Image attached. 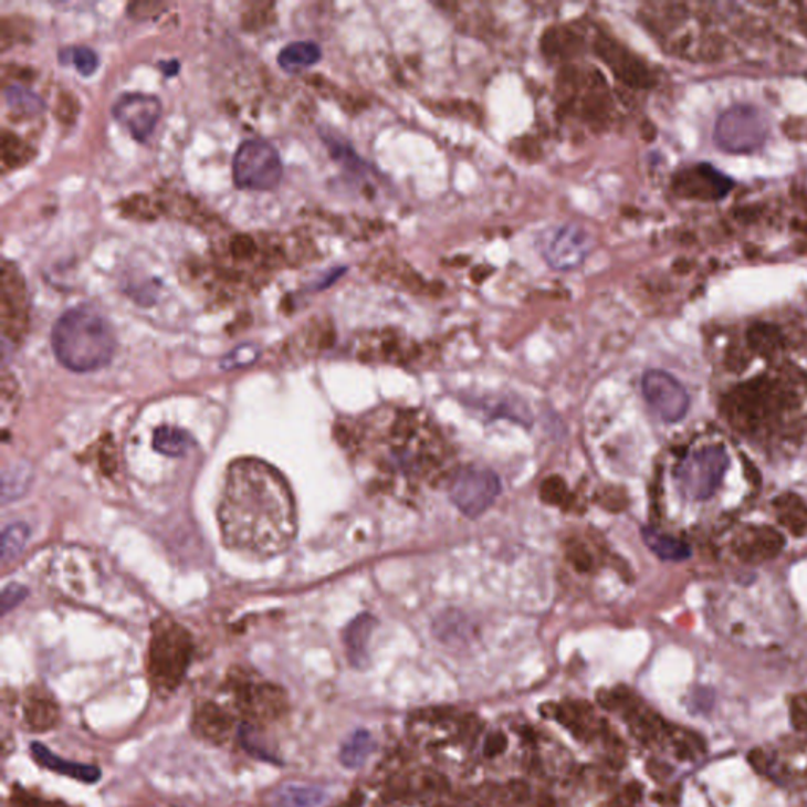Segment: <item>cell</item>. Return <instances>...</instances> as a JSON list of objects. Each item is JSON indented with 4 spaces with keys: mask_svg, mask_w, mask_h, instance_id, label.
Segmentation results:
<instances>
[{
    "mask_svg": "<svg viewBox=\"0 0 807 807\" xmlns=\"http://www.w3.org/2000/svg\"><path fill=\"white\" fill-rule=\"evenodd\" d=\"M3 96H6L7 105H9L13 113L24 114V116L25 114H29V116L40 114L46 107L39 95L33 94L32 91L22 87V85H9L3 91Z\"/></svg>",
    "mask_w": 807,
    "mask_h": 807,
    "instance_id": "obj_21",
    "label": "cell"
},
{
    "mask_svg": "<svg viewBox=\"0 0 807 807\" xmlns=\"http://www.w3.org/2000/svg\"><path fill=\"white\" fill-rule=\"evenodd\" d=\"M218 521L226 546L251 557L286 553L297 536L291 488L283 473L262 459H237L229 465Z\"/></svg>",
    "mask_w": 807,
    "mask_h": 807,
    "instance_id": "obj_1",
    "label": "cell"
},
{
    "mask_svg": "<svg viewBox=\"0 0 807 807\" xmlns=\"http://www.w3.org/2000/svg\"><path fill=\"white\" fill-rule=\"evenodd\" d=\"M768 118L757 107H729L714 125V144L725 154L747 155L764 147L768 139Z\"/></svg>",
    "mask_w": 807,
    "mask_h": 807,
    "instance_id": "obj_4",
    "label": "cell"
},
{
    "mask_svg": "<svg viewBox=\"0 0 807 807\" xmlns=\"http://www.w3.org/2000/svg\"><path fill=\"white\" fill-rule=\"evenodd\" d=\"M232 176L242 190L272 191L283 179V161L272 144L248 139L235 151Z\"/></svg>",
    "mask_w": 807,
    "mask_h": 807,
    "instance_id": "obj_5",
    "label": "cell"
},
{
    "mask_svg": "<svg viewBox=\"0 0 807 807\" xmlns=\"http://www.w3.org/2000/svg\"><path fill=\"white\" fill-rule=\"evenodd\" d=\"M502 486L492 470L464 468L459 470L450 484V499L462 514L476 520L486 513L497 500Z\"/></svg>",
    "mask_w": 807,
    "mask_h": 807,
    "instance_id": "obj_6",
    "label": "cell"
},
{
    "mask_svg": "<svg viewBox=\"0 0 807 807\" xmlns=\"http://www.w3.org/2000/svg\"><path fill=\"white\" fill-rule=\"evenodd\" d=\"M642 394L648 406L665 423H679L690 410V395L672 374L651 369L642 377Z\"/></svg>",
    "mask_w": 807,
    "mask_h": 807,
    "instance_id": "obj_9",
    "label": "cell"
},
{
    "mask_svg": "<svg viewBox=\"0 0 807 807\" xmlns=\"http://www.w3.org/2000/svg\"><path fill=\"white\" fill-rule=\"evenodd\" d=\"M376 625V618L369 614H361L352 620L349 627L344 631V646H346L347 658L354 668L365 669L369 664L368 646Z\"/></svg>",
    "mask_w": 807,
    "mask_h": 807,
    "instance_id": "obj_15",
    "label": "cell"
},
{
    "mask_svg": "<svg viewBox=\"0 0 807 807\" xmlns=\"http://www.w3.org/2000/svg\"><path fill=\"white\" fill-rule=\"evenodd\" d=\"M322 59L319 44L313 42L289 43L277 54V65L291 75L316 65Z\"/></svg>",
    "mask_w": 807,
    "mask_h": 807,
    "instance_id": "obj_17",
    "label": "cell"
},
{
    "mask_svg": "<svg viewBox=\"0 0 807 807\" xmlns=\"http://www.w3.org/2000/svg\"><path fill=\"white\" fill-rule=\"evenodd\" d=\"M325 799L319 787L287 784L277 788L272 798L273 807H316Z\"/></svg>",
    "mask_w": 807,
    "mask_h": 807,
    "instance_id": "obj_18",
    "label": "cell"
},
{
    "mask_svg": "<svg viewBox=\"0 0 807 807\" xmlns=\"http://www.w3.org/2000/svg\"><path fill=\"white\" fill-rule=\"evenodd\" d=\"M28 596V588L22 587L20 584H10L3 588L2 594V612L9 614L11 609H14L22 599Z\"/></svg>",
    "mask_w": 807,
    "mask_h": 807,
    "instance_id": "obj_26",
    "label": "cell"
},
{
    "mask_svg": "<svg viewBox=\"0 0 807 807\" xmlns=\"http://www.w3.org/2000/svg\"><path fill=\"white\" fill-rule=\"evenodd\" d=\"M506 747V740L503 735H494L491 736V740H489L488 746H486V753L489 755H494L497 753H502L503 750Z\"/></svg>",
    "mask_w": 807,
    "mask_h": 807,
    "instance_id": "obj_28",
    "label": "cell"
},
{
    "mask_svg": "<svg viewBox=\"0 0 807 807\" xmlns=\"http://www.w3.org/2000/svg\"><path fill=\"white\" fill-rule=\"evenodd\" d=\"M259 357H261V349L255 344H242V346L235 347L234 350L226 355L223 360H221V368L226 369V371L247 368V366L258 361Z\"/></svg>",
    "mask_w": 807,
    "mask_h": 807,
    "instance_id": "obj_24",
    "label": "cell"
},
{
    "mask_svg": "<svg viewBox=\"0 0 807 807\" xmlns=\"http://www.w3.org/2000/svg\"><path fill=\"white\" fill-rule=\"evenodd\" d=\"M346 272V266H339V269L332 270V272H329V275L325 276V280L322 281V283L317 284V289H327L332 286V284L335 283V281L338 280V277Z\"/></svg>",
    "mask_w": 807,
    "mask_h": 807,
    "instance_id": "obj_29",
    "label": "cell"
},
{
    "mask_svg": "<svg viewBox=\"0 0 807 807\" xmlns=\"http://www.w3.org/2000/svg\"><path fill=\"white\" fill-rule=\"evenodd\" d=\"M191 639L180 625L161 620L150 646L151 668L157 675L177 679L190 661Z\"/></svg>",
    "mask_w": 807,
    "mask_h": 807,
    "instance_id": "obj_8",
    "label": "cell"
},
{
    "mask_svg": "<svg viewBox=\"0 0 807 807\" xmlns=\"http://www.w3.org/2000/svg\"><path fill=\"white\" fill-rule=\"evenodd\" d=\"M732 188L733 181L727 176L705 163L681 170L673 179V191L677 195L701 201H720Z\"/></svg>",
    "mask_w": 807,
    "mask_h": 807,
    "instance_id": "obj_11",
    "label": "cell"
},
{
    "mask_svg": "<svg viewBox=\"0 0 807 807\" xmlns=\"http://www.w3.org/2000/svg\"><path fill=\"white\" fill-rule=\"evenodd\" d=\"M28 327V294L21 273L6 262L2 269V328L3 335L20 339Z\"/></svg>",
    "mask_w": 807,
    "mask_h": 807,
    "instance_id": "obj_12",
    "label": "cell"
},
{
    "mask_svg": "<svg viewBox=\"0 0 807 807\" xmlns=\"http://www.w3.org/2000/svg\"><path fill=\"white\" fill-rule=\"evenodd\" d=\"M51 344L55 358L73 373H92L105 368L116 354L113 325L87 305L66 310L54 324Z\"/></svg>",
    "mask_w": 807,
    "mask_h": 807,
    "instance_id": "obj_2",
    "label": "cell"
},
{
    "mask_svg": "<svg viewBox=\"0 0 807 807\" xmlns=\"http://www.w3.org/2000/svg\"><path fill=\"white\" fill-rule=\"evenodd\" d=\"M729 465L731 458L723 446L703 447L680 459L673 479L683 497L703 502L716 494Z\"/></svg>",
    "mask_w": 807,
    "mask_h": 807,
    "instance_id": "obj_3",
    "label": "cell"
},
{
    "mask_svg": "<svg viewBox=\"0 0 807 807\" xmlns=\"http://www.w3.org/2000/svg\"><path fill=\"white\" fill-rule=\"evenodd\" d=\"M239 740L243 750L247 751L251 757L258 758V761L261 762H266V764H281L280 757L269 750L264 738H262L258 731H255L254 727H251L250 724L240 725Z\"/></svg>",
    "mask_w": 807,
    "mask_h": 807,
    "instance_id": "obj_22",
    "label": "cell"
},
{
    "mask_svg": "<svg viewBox=\"0 0 807 807\" xmlns=\"http://www.w3.org/2000/svg\"><path fill=\"white\" fill-rule=\"evenodd\" d=\"M374 750H376V743H374L371 733L363 731V729L355 731L340 746L339 762L349 769L360 768Z\"/></svg>",
    "mask_w": 807,
    "mask_h": 807,
    "instance_id": "obj_19",
    "label": "cell"
},
{
    "mask_svg": "<svg viewBox=\"0 0 807 807\" xmlns=\"http://www.w3.org/2000/svg\"><path fill=\"white\" fill-rule=\"evenodd\" d=\"M596 53L599 57L605 59L616 75L629 85H642L646 83V69L627 53V50L614 40H607L606 36L596 40Z\"/></svg>",
    "mask_w": 807,
    "mask_h": 807,
    "instance_id": "obj_14",
    "label": "cell"
},
{
    "mask_svg": "<svg viewBox=\"0 0 807 807\" xmlns=\"http://www.w3.org/2000/svg\"><path fill=\"white\" fill-rule=\"evenodd\" d=\"M29 539V527L24 524H13L2 535V560L9 562L18 557Z\"/></svg>",
    "mask_w": 807,
    "mask_h": 807,
    "instance_id": "obj_23",
    "label": "cell"
},
{
    "mask_svg": "<svg viewBox=\"0 0 807 807\" xmlns=\"http://www.w3.org/2000/svg\"><path fill=\"white\" fill-rule=\"evenodd\" d=\"M161 114L160 98L140 92L120 95L113 105V117L117 124L127 128L133 139L138 143H146L154 135Z\"/></svg>",
    "mask_w": 807,
    "mask_h": 807,
    "instance_id": "obj_10",
    "label": "cell"
},
{
    "mask_svg": "<svg viewBox=\"0 0 807 807\" xmlns=\"http://www.w3.org/2000/svg\"><path fill=\"white\" fill-rule=\"evenodd\" d=\"M594 240L577 224H562L547 229L539 239V251L546 264L555 272H573L590 254Z\"/></svg>",
    "mask_w": 807,
    "mask_h": 807,
    "instance_id": "obj_7",
    "label": "cell"
},
{
    "mask_svg": "<svg viewBox=\"0 0 807 807\" xmlns=\"http://www.w3.org/2000/svg\"><path fill=\"white\" fill-rule=\"evenodd\" d=\"M72 61L80 75L85 77L94 75L99 65L98 54L85 46L73 48Z\"/></svg>",
    "mask_w": 807,
    "mask_h": 807,
    "instance_id": "obj_25",
    "label": "cell"
},
{
    "mask_svg": "<svg viewBox=\"0 0 807 807\" xmlns=\"http://www.w3.org/2000/svg\"><path fill=\"white\" fill-rule=\"evenodd\" d=\"M31 754L33 761H35L40 766H43V768L57 773V775L81 780V783L84 784L98 783L99 777H102V769H99L98 766L64 761V758L54 754L53 751L48 750L43 743L33 742L31 744Z\"/></svg>",
    "mask_w": 807,
    "mask_h": 807,
    "instance_id": "obj_13",
    "label": "cell"
},
{
    "mask_svg": "<svg viewBox=\"0 0 807 807\" xmlns=\"http://www.w3.org/2000/svg\"><path fill=\"white\" fill-rule=\"evenodd\" d=\"M160 66L165 75L169 77L176 76L180 70L179 61L161 62Z\"/></svg>",
    "mask_w": 807,
    "mask_h": 807,
    "instance_id": "obj_30",
    "label": "cell"
},
{
    "mask_svg": "<svg viewBox=\"0 0 807 807\" xmlns=\"http://www.w3.org/2000/svg\"><path fill=\"white\" fill-rule=\"evenodd\" d=\"M154 448L158 453L169 458H180L191 448V437L176 426H161L155 431Z\"/></svg>",
    "mask_w": 807,
    "mask_h": 807,
    "instance_id": "obj_20",
    "label": "cell"
},
{
    "mask_svg": "<svg viewBox=\"0 0 807 807\" xmlns=\"http://www.w3.org/2000/svg\"><path fill=\"white\" fill-rule=\"evenodd\" d=\"M642 539L647 544L648 549L651 551L658 558L664 562H680L688 560L691 558L692 551L688 543L683 539L675 538L672 535H665V533L657 531L653 527L642 528Z\"/></svg>",
    "mask_w": 807,
    "mask_h": 807,
    "instance_id": "obj_16",
    "label": "cell"
},
{
    "mask_svg": "<svg viewBox=\"0 0 807 807\" xmlns=\"http://www.w3.org/2000/svg\"><path fill=\"white\" fill-rule=\"evenodd\" d=\"M565 491L566 488L564 481L551 479L544 483L543 499L546 500V502L553 503V505H557V503H562V500H564Z\"/></svg>",
    "mask_w": 807,
    "mask_h": 807,
    "instance_id": "obj_27",
    "label": "cell"
}]
</instances>
